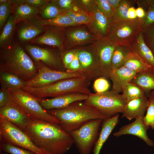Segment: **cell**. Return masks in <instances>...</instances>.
Segmentation results:
<instances>
[{
  "mask_svg": "<svg viewBox=\"0 0 154 154\" xmlns=\"http://www.w3.org/2000/svg\"><path fill=\"white\" fill-rule=\"evenodd\" d=\"M154 25V1L146 12L145 17L143 19L142 29Z\"/></svg>",
  "mask_w": 154,
  "mask_h": 154,
  "instance_id": "cell-42",
  "label": "cell"
},
{
  "mask_svg": "<svg viewBox=\"0 0 154 154\" xmlns=\"http://www.w3.org/2000/svg\"><path fill=\"white\" fill-rule=\"evenodd\" d=\"M9 0H0V4L2 3H4L8 2Z\"/></svg>",
  "mask_w": 154,
  "mask_h": 154,
  "instance_id": "cell-53",
  "label": "cell"
},
{
  "mask_svg": "<svg viewBox=\"0 0 154 154\" xmlns=\"http://www.w3.org/2000/svg\"><path fill=\"white\" fill-rule=\"evenodd\" d=\"M136 74L135 72L123 66L112 70L109 78L112 83L111 90L119 93L122 92L125 84L131 82Z\"/></svg>",
  "mask_w": 154,
  "mask_h": 154,
  "instance_id": "cell-20",
  "label": "cell"
},
{
  "mask_svg": "<svg viewBox=\"0 0 154 154\" xmlns=\"http://www.w3.org/2000/svg\"><path fill=\"white\" fill-rule=\"evenodd\" d=\"M144 41L154 56V25L142 29Z\"/></svg>",
  "mask_w": 154,
  "mask_h": 154,
  "instance_id": "cell-38",
  "label": "cell"
},
{
  "mask_svg": "<svg viewBox=\"0 0 154 154\" xmlns=\"http://www.w3.org/2000/svg\"><path fill=\"white\" fill-rule=\"evenodd\" d=\"M79 26H73L64 31L65 48L70 49L79 46L92 44L99 38L88 29Z\"/></svg>",
  "mask_w": 154,
  "mask_h": 154,
  "instance_id": "cell-13",
  "label": "cell"
},
{
  "mask_svg": "<svg viewBox=\"0 0 154 154\" xmlns=\"http://www.w3.org/2000/svg\"><path fill=\"white\" fill-rule=\"evenodd\" d=\"M23 131L36 146L48 154H64L74 143L71 136L60 124L30 119Z\"/></svg>",
  "mask_w": 154,
  "mask_h": 154,
  "instance_id": "cell-1",
  "label": "cell"
},
{
  "mask_svg": "<svg viewBox=\"0 0 154 154\" xmlns=\"http://www.w3.org/2000/svg\"><path fill=\"white\" fill-rule=\"evenodd\" d=\"M17 21L14 15H10L0 36L1 46H5L10 42L13 34L15 26Z\"/></svg>",
  "mask_w": 154,
  "mask_h": 154,
  "instance_id": "cell-32",
  "label": "cell"
},
{
  "mask_svg": "<svg viewBox=\"0 0 154 154\" xmlns=\"http://www.w3.org/2000/svg\"><path fill=\"white\" fill-rule=\"evenodd\" d=\"M148 104L147 96L131 100L127 103L121 116L130 120L140 117H143L146 112Z\"/></svg>",
  "mask_w": 154,
  "mask_h": 154,
  "instance_id": "cell-19",
  "label": "cell"
},
{
  "mask_svg": "<svg viewBox=\"0 0 154 154\" xmlns=\"http://www.w3.org/2000/svg\"><path fill=\"white\" fill-rule=\"evenodd\" d=\"M110 87V83L105 78L100 77L95 80L93 88L96 93H99L108 91Z\"/></svg>",
  "mask_w": 154,
  "mask_h": 154,
  "instance_id": "cell-41",
  "label": "cell"
},
{
  "mask_svg": "<svg viewBox=\"0 0 154 154\" xmlns=\"http://www.w3.org/2000/svg\"><path fill=\"white\" fill-rule=\"evenodd\" d=\"M21 1L25 3L38 9H42L50 1L46 0H23Z\"/></svg>",
  "mask_w": 154,
  "mask_h": 154,
  "instance_id": "cell-46",
  "label": "cell"
},
{
  "mask_svg": "<svg viewBox=\"0 0 154 154\" xmlns=\"http://www.w3.org/2000/svg\"></svg>",
  "mask_w": 154,
  "mask_h": 154,
  "instance_id": "cell-55",
  "label": "cell"
},
{
  "mask_svg": "<svg viewBox=\"0 0 154 154\" xmlns=\"http://www.w3.org/2000/svg\"><path fill=\"white\" fill-rule=\"evenodd\" d=\"M0 72L13 73L28 81L36 74L37 70L30 57L20 45L7 47L1 52Z\"/></svg>",
  "mask_w": 154,
  "mask_h": 154,
  "instance_id": "cell-3",
  "label": "cell"
},
{
  "mask_svg": "<svg viewBox=\"0 0 154 154\" xmlns=\"http://www.w3.org/2000/svg\"><path fill=\"white\" fill-rule=\"evenodd\" d=\"M123 66L136 73L144 71L152 67L137 54L131 52L129 54Z\"/></svg>",
  "mask_w": 154,
  "mask_h": 154,
  "instance_id": "cell-26",
  "label": "cell"
},
{
  "mask_svg": "<svg viewBox=\"0 0 154 154\" xmlns=\"http://www.w3.org/2000/svg\"><path fill=\"white\" fill-rule=\"evenodd\" d=\"M0 81L1 87L7 89H22L25 86V81L11 72H0Z\"/></svg>",
  "mask_w": 154,
  "mask_h": 154,
  "instance_id": "cell-28",
  "label": "cell"
},
{
  "mask_svg": "<svg viewBox=\"0 0 154 154\" xmlns=\"http://www.w3.org/2000/svg\"><path fill=\"white\" fill-rule=\"evenodd\" d=\"M0 143L6 142L35 154H47L36 146L24 131L7 119L0 117Z\"/></svg>",
  "mask_w": 154,
  "mask_h": 154,
  "instance_id": "cell-8",
  "label": "cell"
},
{
  "mask_svg": "<svg viewBox=\"0 0 154 154\" xmlns=\"http://www.w3.org/2000/svg\"><path fill=\"white\" fill-rule=\"evenodd\" d=\"M11 1L5 3L0 4V29H2L5 25L6 21L9 18L11 11Z\"/></svg>",
  "mask_w": 154,
  "mask_h": 154,
  "instance_id": "cell-40",
  "label": "cell"
},
{
  "mask_svg": "<svg viewBox=\"0 0 154 154\" xmlns=\"http://www.w3.org/2000/svg\"><path fill=\"white\" fill-rule=\"evenodd\" d=\"M103 120H90L68 133L80 154H90L98 139Z\"/></svg>",
  "mask_w": 154,
  "mask_h": 154,
  "instance_id": "cell-9",
  "label": "cell"
},
{
  "mask_svg": "<svg viewBox=\"0 0 154 154\" xmlns=\"http://www.w3.org/2000/svg\"><path fill=\"white\" fill-rule=\"evenodd\" d=\"M84 102L109 118L122 114L127 103L122 94L111 90L101 93H91Z\"/></svg>",
  "mask_w": 154,
  "mask_h": 154,
  "instance_id": "cell-6",
  "label": "cell"
},
{
  "mask_svg": "<svg viewBox=\"0 0 154 154\" xmlns=\"http://www.w3.org/2000/svg\"><path fill=\"white\" fill-rule=\"evenodd\" d=\"M74 48L77 52L80 64L79 72L90 82L100 77L98 60L92 44Z\"/></svg>",
  "mask_w": 154,
  "mask_h": 154,
  "instance_id": "cell-11",
  "label": "cell"
},
{
  "mask_svg": "<svg viewBox=\"0 0 154 154\" xmlns=\"http://www.w3.org/2000/svg\"><path fill=\"white\" fill-rule=\"evenodd\" d=\"M119 121V114L103 120L98 139L93 148V154H100L104 144Z\"/></svg>",
  "mask_w": 154,
  "mask_h": 154,
  "instance_id": "cell-21",
  "label": "cell"
},
{
  "mask_svg": "<svg viewBox=\"0 0 154 154\" xmlns=\"http://www.w3.org/2000/svg\"><path fill=\"white\" fill-rule=\"evenodd\" d=\"M76 50L74 48L70 50L64 54L63 58V64L64 67L67 69L74 57Z\"/></svg>",
  "mask_w": 154,
  "mask_h": 154,
  "instance_id": "cell-45",
  "label": "cell"
},
{
  "mask_svg": "<svg viewBox=\"0 0 154 154\" xmlns=\"http://www.w3.org/2000/svg\"><path fill=\"white\" fill-rule=\"evenodd\" d=\"M47 110L58 119L60 125L68 133L90 120L109 118L83 101L73 102L62 108Z\"/></svg>",
  "mask_w": 154,
  "mask_h": 154,
  "instance_id": "cell-2",
  "label": "cell"
},
{
  "mask_svg": "<svg viewBox=\"0 0 154 154\" xmlns=\"http://www.w3.org/2000/svg\"><path fill=\"white\" fill-rule=\"evenodd\" d=\"M129 47L131 52L137 54L154 68V56L144 41L142 31L138 34Z\"/></svg>",
  "mask_w": 154,
  "mask_h": 154,
  "instance_id": "cell-23",
  "label": "cell"
},
{
  "mask_svg": "<svg viewBox=\"0 0 154 154\" xmlns=\"http://www.w3.org/2000/svg\"><path fill=\"white\" fill-rule=\"evenodd\" d=\"M153 2V1H149L147 0H136V3L139 7L142 8L145 11L147 6H148V3H151Z\"/></svg>",
  "mask_w": 154,
  "mask_h": 154,
  "instance_id": "cell-51",
  "label": "cell"
},
{
  "mask_svg": "<svg viewBox=\"0 0 154 154\" xmlns=\"http://www.w3.org/2000/svg\"><path fill=\"white\" fill-rule=\"evenodd\" d=\"M0 153L2 150L10 154H35L31 151L15 146L8 143H0Z\"/></svg>",
  "mask_w": 154,
  "mask_h": 154,
  "instance_id": "cell-39",
  "label": "cell"
},
{
  "mask_svg": "<svg viewBox=\"0 0 154 154\" xmlns=\"http://www.w3.org/2000/svg\"><path fill=\"white\" fill-rule=\"evenodd\" d=\"M25 48L34 59L42 62L49 67L58 68L61 65L60 58L49 50L30 45H26Z\"/></svg>",
  "mask_w": 154,
  "mask_h": 154,
  "instance_id": "cell-18",
  "label": "cell"
},
{
  "mask_svg": "<svg viewBox=\"0 0 154 154\" xmlns=\"http://www.w3.org/2000/svg\"><path fill=\"white\" fill-rule=\"evenodd\" d=\"M39 23L25 25L21 27L19 32V39L23 41L31 39L44 31V29Z\"/></svg>",
  "mask_w": 154,
  "mask_h": 154,
  "instance_id": "cell-29",
  "label": "cell"
},
{
  "mask_svg": "<svg viewBox=\"0 0 154 154\" xmlns=\"http://www.w3.org/2000/svg\"><path fill=\"white\" fill-rule=\"evenodd\" d=\"M88 96V95L82 94L72 93L50 99L38 98V100L44 109L48 110L62 108L76 101H84Z\"/></svg>",
  "mask_w": 154,
  "mask_h": 154,
  "instance_id": "cell-15",
  "label": "cell"
},
{
  "mask_svg": "<svg viewBox=\"0 0 154 154\" xmlns=\"http://www.w3.org/2000/svg\"><path fill=\"white\" fill-rule=\"evenodd\" d=\"M136 3V0H121L117 9L114 11L112 19L113 21L129 20L127 15L129 8Z\"/></svg>",
  "mask_w": 154,
  "mask_h": 154,
  "instance_id": "cell-33",
  "label": "cell"
},
{
  "mask_svg": "<svg viewBox=\"0 0 154 154\" xmlns=\"http://www.w3.org/2000/svg\"><path fill=\"white\" fill-rule=\"evenodd\" d=\"M54 1L63 12L73 10L76 6L74 0H55Z\"/></svg>",
  "mask_w": 154,
  "mask_h": 154,
  "instance_id": "cell-44",
  "label": "cell"
},
{
  "mask_svg": "<svg viewBox=\"0 0 154 154\" xmlns=\"http://www.w3.org/2000/svg\"><path fill=\"white\" fill-rule=\"evenodd\" d=\"M75 5L80 10L92 15L97 6L96 0H74Z\"/></svg>",
  "mask_w": 154,
  "mask_h": 154,
  "instance_id": "cell-37",
  "label": "cell"
},
{
  "mask_svg": "<svg viewBox=\"0 0 154 154\" xmlns=\"http://www.w3.org/2000/svg\"><path fill=\"white\" fill-rule=\"evenodd\" d=\"M130 52L129 46L116 45L114 49L112 57L111 65L112 70L123 66Z\"/></svg>",
  "mask_w": 154,
  "mask_h": 154,
  "instance_id": "cell-27",
  "label": "cell"
},
{
  "mask_svg": "<svg viewBox=\"0 0 154 154\" xmlns=\"http://www.w3.org/2000/svg\"><path fill=\"white\" fill-rule=\"evenodd\" d=\"M143 119L146 125L154 129V91L151 93L148 98L146 113Z\"/></svg>",
  "mask_w": 154,
  "mask_h": 154,
  "instance_id": "cell-36",
  "label": "cell"
},
{
  "mask_svg": "<svg viewBox=\"0 0 154 154\" xmlns=\"http://www.w3.org/2000/svg\"><path fill=\"white\" fill-rule=\"evenodd\" d=\"M122 92L127 103L133 100L147 96V94L143 89L131 82L125 84Z\"/></svg>",
  "mask_w": 154,
  "mask_h": 154,
  "instance_id": "cell-31",
  "label": "cell"
},
{
  "mask_svg": "<svg viewBox=\"0 0 154 154\" xmlns=\"http://www.w3.org/2000/svg\"><path fill=\"white\" fill-rule=\"evenodd\" d=\"M143 19L112 21L106 37L116 45L129 46L142 30Z\"/></svg>",
  "mask_w": 154,
  "mask_h": 154,
  "instance_id": "cell-7",
  "label": "cell"
},
{
  "mask_svg": "<svg viewBox=\"0 0 154 154\" xmlns=\"http://www.w3.org/2000/svg\"><path fill=\"white\" fill-rule=\"evenodd\" d=\"M14 5V16L17 21L28 19L39 12L38 9L23 3L21 0H12Z\"/></svg>",
  "mask_w": 154,
  "mask_h": 154,
  "instance_id": "cell-25",
  "label": "cell"
},
{
  "mask_svg": "<svg viewBox=\"0 0 154 154\" xmlns=\"http://www.w3.org/2000/svg\"><path fill=\"white\" fill-rule=\"evenodd\" d=\"M131 82L139 87L146 94L154 90V68L136 73Z\"/></svg>",
  "mask_w": 154,
  "mask_h": 154,
  "instance_id": "cell-24",
  "label": "cell"
},
{
  "mask_svg": "<svg viewBox=\"0 0 154 154\" xmlns=\"http://www.w3.org/2000/svg\"><path fill=\"white\" fill-rule=\"evenodd\" d=\"M90 83L85 77L82 76L61 80L40 87L25 86L22 89L39 99L53 98L72 93L89 95L92 93L88 88Z\"/></svg>",
  "mask_w": 154,
  "mask_h": 154,
  "instance_id": "cell-4",
  "label": "cell"
},
{
  "mask_svg": "<svg viewBox=\"0 0 154 154\" xmlns=\"http://www.w3.org/2000/svg\"><path fill=\"white\" fill-rule=\"evenodd\" d=\"M136 9L134 7H130L128 10L127 15L129 19H133L137 18L136 13Z\"/></svg>",
  "mask_w": 154,
  "mask_h": 154,
  "instance_id": "cell-49",
  "label": "cell"
},
{
  "mask_svg": "<svg viewBox=\"0 0 154 154\" xmlns=\"http://www.w3.org/2000/svg\"><path fill=\"white\" fill-rule=\"evenodd\" d=\"M80 69V64L78 59V53L76 50V52L74 59L68 67L66 71L70 72H79Z\"/></svg>",
  "mask_w": 154,
  "mask_h": 154,
  "instance_id": "cell-47",
  "label": "cell"
},
{
  "mask_svg": "<svg viewBox=\"0 0 154 154\" xmlns=\"http://www.w3.org/2000/svg\"><path fill=\"white\" fill-rule=\"evenodd\" d=\"M0 117L7 119L23 130L25 129L30 119L11 100L5 106L0 108Z\"/></svg>",
  "mask_w": 154,
  "mask_h": 154,
  "instance_id": "cell-16",
  "label": "cell"
},
{
  "mask_svg": "<svg viewBox=\"0 0 154 154\" xmlns=\"http://www.w3.org/2000/svg\"><path fill=\"white\" fill-rule=\"evenodd\" d=\"M7 89L11 100L17 104L29 119L60 124V121L56 118L42 107L38 98L21 89Z\"/></svg>",
  "mask_w": 154,
  "mask_h": 154,
  "instance_id": "cell-5",
  "label": "cell"
},
{
  "mask_svg": "<svg viewBox=\"0 0 154 154\" xmlns=\"http://www.w3.org/2000/svg\"><path fill=\"white\" fill-rule=\"evenodd\" d=\"M61 28L56 27L55 29L48 31L42 36L35 39L33 42L55 46L63 51L65 49V37L64 31L61 29Z\"/></svg>",
  "mask_w": 154,
  "mask_h": 154,
  "instance_id": "cell-22",
  "label": "cell"
},
{
  "mask_svg": "<svg viewBox=\"0 0 154 154\" xmlns=\"http://www.w3.org/2000/svg\"><path fill=\"white\" fill-rule=\"evenodd\" d=\"M82 76H83L78 72L64 71L54 70L44 66H40L35 76L31 80L26 81L25 86L40 87L61 80Z\"/></svg>",
  "mask_w": 154,
  "mask_h": 154,
  "instance_id": "cell-10",
  "label": "cell"
},
{
  "mask_svg": "<svg viewBox=\"0 0 154 154\" xmlns=\"http://www.w3.org/2000/svg\"><path fill=\"white\" fill-rule=\"evenodd\" d=\"M56 5L54 0L50 2L42 9L39 12L44 20L53 19L63 13Z\"/></svg>",
  "mask_w": 154,
  "mask_h": 154,
  "instance_id": "cell-35",
  "label": "cell"
},
{
  "mask_svg": "<svg viewBox=\"0 0 154 154\" xmlns=\"http://www.w3.org/2000/svg\"><path fill=\"white\" fill-rule=\"evenodd\" d=\"M112 21V19H109L105 15L97 5L92 21L86 25L88 30L98 38H104L106 37Z\"/></svg>",
  "mask_w": 154,
  "mask_h": 154,
  "instance_id": "cell-17",
  "label": "cell"
},
{
  "mask_svg": "<svg viewBox=\"0 0 154 154\" xmlns=\"http://www.w3.org/2000/svg\"><path fill=\"white\" fill-rule=\"evenodd\" d=\"M1 154H6L5 153H1Z\"/></svg>",
  "mask_w": 154,
  "mask_h": 154,
  "instance_id": "cell-54",
  "label": "cell"
},
{
  "mask_svg": "<svg viewBox=\"0 0 154 154\" xmlns=\"http://www.w3.org/2000/svg\"><path fill=\"white\" fill-rule=\"evenodd\" d=\"M62 13L70 17L78 26L87 25L92 21L93 15L86 13L79 9L76 11L70 10L63 12Z\"/></svg>",
  "mask_w": 154,
  "mask_h": 154,
  "instance_id": "cell-34",
  "label": "cell"
},
{
  "mask_svg": "<svg viewBox=\"0 0 154 154\" xmlns=\"http://www.w3.org/2000/svg\"><path fill=\"white\" fill-rule=\"evenodd\" d=\"M136 13L137 18L143 19L145 17L146 12L142 8L138 7L136 9Z\"/></svg>",
  "mask_w": 154,
  "mask_h": 154,
  "instance_id": "cell-52",
  "label": "cell"
},
{
  "mask_svg": "<svg viewBox=\"0 0 154 154\" xmlns=\"http://www.w3.org/2000/svg\"><path fill=\"white\" fill-rule=\"evenodd\" d=\"M112 8L115 11L118 7L121 0H107Z\"/></svg>",
  "mask_w": 154,
  "mask_h": 154,
  "instance_id": "cell-50",
  "label": "cell"
},
{
  "mask_svg": "<svg viewBox=\"0 0 154 154\" xmlns=\"http://www.w3.org/2000/svg\"><path fill=\"white\" fill-rule=\"evenodd\" d=\"M11 100L7 89L1 87L0 90V108L5 106Z\"/></svg>",
  "mask_w": 154,
  "mask_h": 154,
  "instance_id": "cell-48",
  "label": "cell"
},
{
  "mask_svg": "<svg viewBox=\"0 0 154 154\" xmlns=\"http://www.w3.org/2000/svg\"><path fill=\"white\" fill-rule=\"evenodd\" d=\"M92 44L98 60L100 77L109 79L112 70V57L116 45L110 42L106 37L99 38Z\"/></svg>",
  "mask_w": 154,
  "mask_h": 154,
  "instance_id": "cell-12",
  "label": "cell"
},
{
  "mask_svg": "<svg viewBox=\"0 0 154 154\" xmlns=\"http://www.w3.org/2000/svg\"><path fill=\"white\" fill-rule=\"evenodd\" d=\"M97 7L100 11L109 19L112 18L114 11L107 0H96Z\"/></svg>",
  "mask_w": 154,
  "mask_h": 154,
  "instance_id": "cell-43",
  "label": "cell"
},
{
  "mask_svg": "<svg viewBox=\"0 0 154 154\" xmlns=\"http://www.w3.org/2000/svg\"><path fill=\"white\" fill-rule=\"evenodd\" d=\"M39 23L42 26L50 25L63 28L78 26L74 22L70 17L62 13L52 19L42 20L39 22Z\"/></svg>",
  "mask_w": 154,
  "mask_h": 154,
  "instance_id": "cell-30",
  "label": "cell"
},
{
  "mask_svg": "<svg viewBox=\"0 0 154 154\" xmlns=\"http://www.w3.org/2000/svg\"><path fill=\"white\" fill-rule=\"evenodd\" d=\"M143 117L137 118L132 122L122 126L118 131L114 133V136L118 137L125 135H133L142 140L148 146L153 147L154 142L149 138L147 133L150 127L144 123Z\"/></svg>",
  "mask_w": 154,
  "mask_h": 154,
  "instance_id": "cell-14",
  "label": "cell"
}]
</instances>
